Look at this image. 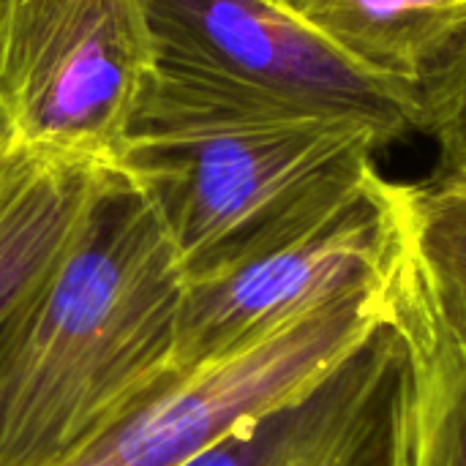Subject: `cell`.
<instances>
[{"instance_id":"cell-2","label":"cell","mask_w":466,"mask_h":466,"mask_svg":"<svg viewBox=\"0 0 466 466\" xmlns=\"http://www.w3.org/2000/svg\"><path fill=\"white\" fill-rule=\"evenodd\" d=\"M153 68L134 123H355L382 145L423 131L420 90L350 60L273 0H142Z\"/></svg>"},{"instance_id":"cell-1","label":"cell","mask_w":466,"mask_h":466,"mask_svg":"<svg viewBox=\"0 0 466 466\" xmlns=\"http://www.w3.org/2000/svg\"><path fill=\"white\" fill-rule=\"evenodd\" d=\"M186 270L161 213L98 169L74 238L0 347V466H66L175 374Z\"/></svg>"},{"instance_id":"cell-13","label":"cell","mask_w":466,"mask_h":466,"mask_svg":"<svg viewBox=\"0 0 466 466\" xmlns=\"http://www.w3.org/2000/svg\"><path fill=\"white\" fill-rule=\"evenodd\" d=\"M8 145H11V142H5V145L0 147V161H3V156H5V150H8Z\"/></svg>"},{"instance_id":"cell-11","label":"cell","mask_w":466,"mask_h":466,"mask_svg":"<svg viewBox=\"0 0 466 466\" xmlns=\"http://www.w3.org/2000/svg\"><path fill=\"white\" fill-rule=\"evenodd\" d=\"M423 131L440 147V175L466 180V35L420 85Z\"/></svg>"},{"instance_id":"cell-4","label":"cell","mask_w":466,"mask_h":466,"mask_svg":"<svg viewBox=\"0 0 466 466\" xmlns=\"http://www.w3.org/2000/svg\"><path fill=\"white\" fill-rule=\"evenodd\" d=\"M410 268V186L377 167L292 238L186 281L175 371L238 355L325 303L396 284Z\"/></svg>"},{"instance_id":"cell-3","label":"cell","mask_w":466,"mask_h":466,"mask_svg":"<svg viewBox=\"0 0 466 466\" xmlns=\"http://www.w3.org/2000/svg\"><path fill=\"white\" fill-rule=\"evenodd\" d=\"M385 147L355 123L128 126L115 167L153 199L186 281L292 238L371 169Z\"/></svg>"},{"instance_id":"cell-10","label":"cell","mask_w":466,"mask_h":466,"mask_svg":"<svg viewBox=\"0 0 466 466\" xmlns=\"http://www.w3.org/2000/svg\"><path fill=\"white\" fill-rule=\"evenodd\" d=\"M410 295L440 336L466 347V180L410 186Z\"/></svg>"},{"instance_id":"cell-9","label":"cell","mask_w":466,"mask_h":466,"mask_svg":"<svg viewBox=\"0 0 466 466\" xmlns=\"http://www.w3.org/2000/svg\"><path fill=\"white\" fill-rule=\"evenodd\" d=\"M399 322L410 344L390 466H466V347L440 336L410 295L399 298Z\"/></svg>"},{"instance_id":"cell-8","label":"cell","mask_w":466,"mask_h":466,"mask_svg":"<svg viewBox=\"0 0 466 466\" xmlns=\"http://www.w3.org/2000/svg\"><path fill=\"white\" fill-rule=\"evenodd\" d=\"M360 68L418 87L466 35V0H287Z\"/></svg>"},{"instance_id":"cell-6","label":"cell","mask_w":466,"mask_h":466,"mask_svg":"<svg viewBox=\"0 0 466 466\" xmlns=\"http://www.w3.org/2000/svg\"><path fill=\"white\" fill-rule=\"evenodd\" d=\"M404 276L336 298L238 355L175 371L66 466H186L246 420L311 388L385 325L399 309Z\"/></svg>"},{"instance_id":"cell-14","label":"cell","mask_w":466,"mask_h":466,"mask_svg":"<svg viewBox=\"0 0 466 466\" xmlns=\"http://www.w3.org/2000/svg\"><path fill=\"white\" fill-rule=\"evenodd\" d=\"M273 3H279V5H287V0H273Z\"/></svg>"},{"instance_id":"cell-12","label":"cell","mask_w":466,"mask_h":466,"mask_svg":"<svg viewBox=\"0 0 466 466\" xmlns=\"http://www.w3.org/2000/svg\"><path fill=\"white\" fill-rule=\"evenodd\" d=\"M5 142H11V137H8V128H5V123H3V117H0V147H3Z\"/></svg>"},{"instance_id":"cell-7","label":"cell","mask_w":466,"mask_h":466,"mask_svg":"<svg viewBox=\"0 0 466 466\" xmlns=\"http://www.w3.org/2000/svg\"><path fill=\"white\" fill-rule=\"evenodd\" d=\"M98 169L101 164L8 145L0 161V347L74 238Z\"/></svg>"},{"instance_id":"cell-5","label":"cell","mask_w":466,"mask_h":466,"mask_svg":"<svg viewBox=\"0 0 466 466\" xmlns=\"http://www.w3.org/2000/svg\"><path fill=\"white\" fill-rule=\"evenodd\" d=\"M150 68L142 0H0V117L19 147L115 164Z\"/></svg>"}]
</instances>
